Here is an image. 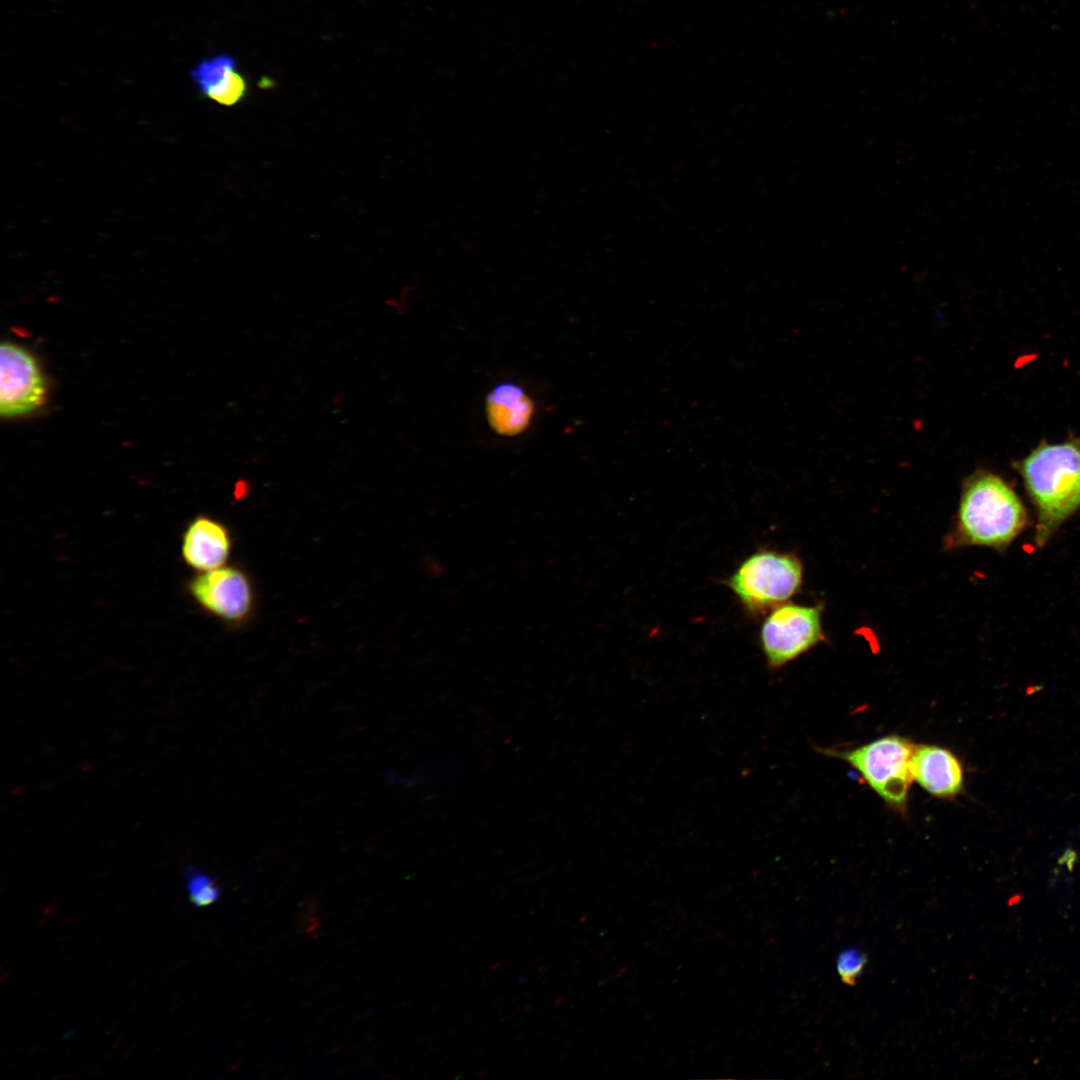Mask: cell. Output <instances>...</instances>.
Returning <instances> with one entry per match:
<instances>
[{
	"label": "cell",
	"instance_id": "obj_2",
	"mask_svg": "<svg viewBox=\"0 0 1080 1080\" xmlns=\"http://www.w3.org/2000/svg\"><path fill=\"white\" fill-rule=\"evenodd\" d=\"M1027 523L1021 499L1000 476L978 471L965 481L955 529L958 543L1004 550Z\"/></svg>",
	"mask_w": 1080,
	"mask_h": 1080
},
{
	"label": "cell",
	"instance_id": "obj_10",
	"mask_svg": "<svg viewBox=\"0 0 1080 1080\" xmlns=\"http://www.w3.org/2000/svg\"><path fill=\"white\" fill-rule=\"evenodd\" d=\"M484 410L489 427L497 435L516 437L531 425L536 406L523 386L503 381L487 393Z\"/></svg>",
	"mask_w": 1080,
	"mask_h": 1080
},
{
	"label": "cell",
	"instance_id": "obj_7",
	"mask_svg": "<svg viewBox=\"0 0 1080 1080\" xmlns=\"http://www.w3.org/2000/svg\"><path fill=\"white\" fill-rule=\"evenodd\" d=\"M0 359L1 415L10 418L39 408L45 399L46 384L36 359L11 342L1 344Z\"/></svg>",
	"mask_w": 1080,
	"mask_h": 1080
},
{
	"label": "cell",
	"instance_id": "obj_13",
	"mask_svg": "<svg viewBox=\"0 0 1080 1080\" xmlns=\"http://www.w3.org/2000/svg\"><path fill=\"white\" fill-rule=\"evenodd\" d=\"M866 962V955L858 949L849 948L839 953L836 967L841 980L845 984L854 985L862 974Z\"/></svg>",
	"mask_w": 1080,
	"mask_h": 1080
},
{
	"label": "cell",
	"instance_id": "obj_9",
	"mask_svg": "<svg viewBox=\"0 0 1080 1080\" xmlns=\"http://www.w3.org/2000/svg\"><path fill=\"white\" fill-rule=\"evenodd\" d=\"M232 547L233 538L228 526L205 514L191 519L181 537L182 559L196 572L226 565Z\"/></svg>",
	"mask_w": 1080,
	"mask_h": 1080
},
{
	"label": "cell",
	"instance_id": "obj_12",
	"mask_svg": "<svg viewBox=\"0 0 1080 1080\" xmlns=\"http://www.w3.org/2000/svg\"><path fill=\"white\" fill-rule=\"evenodd\" d=\"M185 878L188 896L193 906L206 907L219 901L220 887L208 873L188 866L185 869Z\"/></svg>",
	"mask_w": 1080,
	"mask_h": 1080
},
{
	"label": "cell",
	"instance_id": "obj_1",
	"mask_svg": "<svg viewBox=\"0 0 1080 1080\" xmlns=\"http://www.w3.org/2000/svg\"><path fill=\"white\" fill-rule=\"evenodd\" d=\"M1015 467L1036 511L1034 542L1041 548L1080 510V439L1043 442Z\"/></svg>",
	"mask_w": 1080,
	"mask_h": 1080
},
{
	"label": "cell",
	"instance_id": "obj_3",
	"mask_svg": "<svg viewBox=\"0 0 1080 1080\" xmlns=\"http://www.w3.org/2000/svg\"><path fill=\"white\" fill-rule=\"evenodd\" d=\"M915 744L890 734L851 749H819L854 768L888 808L906 815L913 781L910 762Z\"/></svg>",
	"mask_w": 1080,
	"mask_h": 1080
},
{
	"label": "cell",
	"instance_id": "obj_4",
	"mask_svg": "<svg viewBox=\"0 0 1080 1080\" xmlns=\"http://www.w3.org/2000/svg\"><path fill=\"white\" fill-rule=\"evenodd\" d=\"M803 566L792 553L759 548L725 580L744 612L757 618L787 602L801 588Z\"/></svg>",
	"mask_w": 1080,
	"mask_h": 1080
},
{
	"label": "cell",
	"instance_id": "obj_8",
	"mask_svg": "<svg viewBox=\"0 0 1080 1080\" xmlns=\"http://www.w3.org/2000/svg\"><path fill=\"white\" fill-rule=\"evenodd\" d=\"M910 769L913 781L936 798L951 800L963 791L965 774L962 762L945 747L915 745Z\"/></svg>",
	"mask_w": 1080,
	"mask_h": 1080
},
{
	"label": "cell",
	"instance_id": "obj_11",
	"mask_svg": "<svg viewBox=\"0 0 1080 1080\" xmlns=\"http://www.w3.org/2000/svg\"><path fill=\"white\" fill-rule=\"evenodd\" d=\"M190 76L201 96L222 106H234L247 95V81L232 55L222 53L203 59Z\"/></svg>",
	"mask_w": 1080,
	"mask_h": 1080
},
{
	"label": "cell",
	"instance_id": "obj_6",
	"mask_svg": "<svg viewBox=\"0 0 1080 1080\" xmlns=\"http://www.w3.org/2000/svg\"><path fill=\"white\" fill-rule=\"evenodd\" d=\"M187 591L207 614L230 626L246 623L255 609V590L247 572L239 566L197 572Z\"/></svg>",
	"mask_w": 1080,
	"mask_h": 1080
},
{
	"label": "cell",
	"instance_id": "obj_5",
	"mask_svg": "<svg viewBox=\"0 0 1080 1080\" xmlns=\"http://www.w3.org/2000/svg\"><path fill=\"white\" fill-rule=\"evenodd\" d=\"M824 640L821 607L782 603L763 619L759 644L770 671L778 670Z\"/></svg>",
	"mask_w": 1080,
	"mask_h": 1080
}]
</instances>
